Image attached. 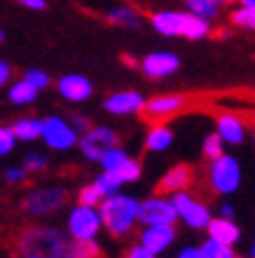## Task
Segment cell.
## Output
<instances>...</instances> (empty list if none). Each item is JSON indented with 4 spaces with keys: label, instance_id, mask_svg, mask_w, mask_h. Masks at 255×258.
I'll return each mask as SVG.
<instances>
[{
    "label": "cell",
    "instance_id": "11",
    "mask_svg": "<svg viewBox=\"0 0 255 258\" xmlns=\"http://www.w3.org/2000/svg\"><path fill=\"white\" fill-rule=\"evenodd\" d=\"M101 228V216L92 207H77L70 214V232L75 239H92Z\"/></svg>",
    "mask_w": 255,
    "mask_h": 258
},
{
    "label": "cell",
    "instance_id": "8",
    "mask_svg": "<svg viewBox=\"0 0 255 258\" xmlns=\"http://www.w3.org/2000/svg\"><path fill=\"white\" fill-rule=\"evenodd\" d=\"M176 216L178 214H176L174 204L166 200H159V197H152L148 202L138 204V211H136V218L148 225H171Z\"/></svg>",
    "mask_w": 255,
    "mask_h": 258
},
{
    "label": "cell",
    "instance_id": "40",
    "mask_svg": "<svg viewBox=\"0 0 255 258\" xmlns=\"http://www.w3.org/2000/svg\"><path fill=\"white\" fill-rule=\"evenodd\" d=\"M178 258H202V253H199V249H185Z\"/></svg>",
    "mask_w": 255,
    "mask_h": 258
},
{
    "label": "cell",
    "instance_id": "27",
    "mask_svg": "<svg viewBox=\"0 0 255 258\" xmlns=\"http://www.w3.org/2000/svg\"><path fill=\"white\" fill-rule=\"evenodd\" d=\"M220 155H222V139L218 134L206 136V141H204V157L206 160H218Z\"/></svg>",
    "mask_w": 255,
    "mask_h": 258
},
{
    "label": "cell",
    "instance_id": "24",
    "mask_svg": "<svg viewBox=\"0 0 255 258\" xmlns=\"http://www.w3.org/2000/svg\"><path fill=\"white\" fill-rule=\"evenodd\" d=\"M101 249L92 239H75L73 242V258H101Z\"/></svg>",
    "mask_w": 255,
    "mask_h": 258
},
{
    "label": "cell",
    "instance_id": "41",
    "mask_svg": "<svg viewBox=\"0 0 255 258\" xmlns=\"http://www.w3.org/2000/svg\"><path fill=\"white\" fill-rule=\"evenodd\" d=\"M73 124H75V127H80V129L89 127V122H87V120H84V117H73Z\"/></svg>",
    "mask_w": 255,
    "mask_h": 258
},
{
    "label": "cell",
    "instance_id": "23",
    "mask_svg": "<svg viewBox=\"0 0 255 258\" xmlns=\"http://www.w3.org/2000/svg\"><path fill=\"white\" fill-rule=\"evenodd\" d=\"M113 174L120 178V183H124V181H136V178L141 176V164L136 162V160H129L127 157L117 169H113Z\"/></svg>",
    "mask_w": 255,
    "mask_h": 258
},
{
    "label": "cell",
    "instance_id": "32",
    "mask_svg": "<svg viewBox=\"0 0 255 258\" xmlns=\"http://www.w3.org/2000/svg\"><path fill=\"white\" fill-rule=\"evenodd\" d=\"M101 160H103V167H106V171H113V169H117V167H120L124 160H127V155H124V150H122V148H113L110 153H106Z\"/></svg>",
    "mask_w": 255,
    "mask_h": 258
},
{
    "label": "cell",
    "instance_id": "6",
    "mask_svg": "<svg viewBox=\"0 0 255 258\" xmlns=\"http://www.w3.org/2000/svg\"><path fill=\"white\" fill-rule=\"evenodd\" d=\"M80 146H82V153L89 160H101L106 153H110L113 148L120 146V136L108 127H92L87 134L82 136Z\"/></svg>",
    "mask_w": 255,
    "mask_h": 258
},
{
    "label": "cell",
    "instance_id": "20",
    "mask_svg": "<svg viewBox=\"0 0 255 258\" xmlns=\"http://www.w3.org/2000/svg\"><path fill=\"white\" fill-rule=\"evenodd\" d=\"M14 139H24V141H33L38 136H42V122L40 120H19L12 127Z\"/></svg>",
    "mask_w": 255,
    "mask_h": 258
},
{
    "label": "cell",
    "instance_id": "21",
    "mask_svg": "<svg viewBox=\"0 0 255 258\" xmlns=\"http://www.w3.org/2000/svg\"><path fill=\"white\" fill-rule=\"evenodd\" d=\"M171 141H174V134H171L166 127H152L148 134V141H145V148L148 150H164V148H168Z\"/></svg>",
    "mask_w": 255,
    "mask_h": 258
},
{
    "label": "cell",
    "instance_id": "5",
    "mask_svg": "<svg viewBox=\"0 0 255 258\" xmlns=\"http://www.w3.org/2000/svg\"><path fill=\"white\" fill-rule=\"evenodd\" d=\"M208 181H211V192H234L241 181V171L234 157L220 155L218 160H213Z\"/></svg>",
    "mask_w": 255,
    "mask_h": 258
},
{
    "label": "cell",
    "instance_id": "16",
    "mask_svg": "<svg viewBox=\"0 0 255 258\" xmlns=\"http://www.w3.org/2000/svg\"><path fill=\"white\" fill-rule=\"evenodd\" d=\"M208 237L218 242V244L232 246L239 239V228L234 223H229V218H215V221H208Z\"/></svg>",
    "mask_w": 255,
    "mask_h": 258
},
{
    "label": "cell",
    "instance_id": "25",
    "mask_svg": "<svg viewBox=\"0 0 255 258\" xmlns=\"http://www.w3.org/2000/svg\"><path fill=\"white\" fill-rule=\"evenodd\" d=\"M202 258H232V246H225V244H218L213 239H208L206 244L199 249Z\"/></svg>",
    "mask_w": 255,
    "mask_h": 258
},
{
    "label": "cell",
    "instance_id": "9",
    "mask_svg": "<svg viewBox=\"0 0 255 258\" xmlns=\"http://www.w3.org/2000/svg\"><path fill=\"white\" fill-rule=\"evenodd\" d=\"M63 202H66V192L61 188H45V190H35L24 197L21 207L28 214H49V211L59 209Z\"/></svg>",
    "mask_w": 255,
    "mask_h": 258
},
{
    "label": "cell",
    "instance_id": "35",
    "mask_svg": "<svg viewBox=\"0 0 255 258\" xmlns=\"http://www.w3.org/2000/svg\"><path fill=\"white\" fill-rule=\"evenodd\" d=\"M45 164H47V160H45L42 155H28L26 162H24V167H26V169H31V171H35V169H42Z\"/></svg>",
    "mask_w": 255,
    "mask_h": 258
},
{
    "label": "cell",
    "instance_id": "36",
    "mask_svg": "<svg viewBox=\"0 0 255 258\" xmlns=\"http://www.w3.org/2000/svg\"><path fill=\"white\" fill-rule=\"evenodd\" d=\"M127 258H154V253L145 251L143 246H138V249H131V251L127 253Z\"/></svg>",
    "mask_w": 255,
    "mask_h": 258
},
{
    "label": "cell",
    "instance_id": "28",
    "mask_svg": "<svg viewBox=\"0 0 255 258\" xmlns=\"http://www.w3.org/2000/svg\"><path fill=\"white\" fill-rule=\"evenodd\" d=\"M190 10L195 12V17H202V19H206V17H215V3L213 0H188Z\"/></svg>",
    "mask_w": 255,
    "mask_h": 258
},
{
    "label": "cell",
    "instance_id": "17",
    "mask_svg": "<svg viewBox=\"0 0 255 258\" xmlns=\"http://www.w3.org/2000/svg\"><path fill=\"white\" fill-rule=\"evenodd\" d=\"M141 106H143V96L138 94V92H120V94L110 96V99L106 101V110H110V113H120V115L141 110Z\"/></svg>",
    "mask_w": 255,
    "mask_h": 258
},
{
    "label": "cell",
    "instance_id": "14",
    "mask_svg": "<svg viewBox=\"0 0 255 258\" xmlns=\"http://www.w3.org/2000/svg\"><path fill=\"white\" fill-rule=\"evenodd\" d=\"M174 225H150L148 230L141 235L143 249L150 253H157L161 249H166L168 242L174 239Z\"/></svg>",
    "mask_w": 255,
    "mask_h": 258
},
{
    "label": "cell",
    "instance_id": "44",
    "mask_svg": "<svg viewBox=\"0 0 255 258\" xmlns=\"http://www.w3.org/2000/svg\"><path fill=\"white\" fill-rule=\"evenodd\" d=\"M213 3H232V0H213Z\"/></svg>",
    "mask_w": 255,
    "mask_h": 258
},
{
    "label": "cell",
    "instance_id": "2",
    "mask_svg": "<svg viewBox=\"0 0 255 258\" xmlns=\"http://www.w3.org/2000/svg\"><path fill=\"white\" fill-rule=\"evenodd\" d=\"M21 258H73V242L54 228H28L17 239Z\"/></svg>",
    "mask_w": 255,
    "mask_h": 258
},
{
    "label": "cell",
    "instance_id": "22",
    "mask_svg": "<svg viewBox=\"0 0 255 258\" xmlns=\"http://www.w3.org/2000/svg\"><path fill=\"white\" fill-rule=\"evenodd\" d=\"M38 96V89L33 87V85H28L26 80L17 82L12 89H10V99H12L14 103H31Z\"/></svg>",
    "mask_w": 255,
    "mask_h": 258
},
{
    "label": "cell",
    "instance_id": "29",
    "mask_svg": "<svg viewBox=\"0 0 255 258\" xmlns=\"http://www.w3.org/2000/svg\"><path fill=\"white\" fill-rule=\"evenodd\" d=\"M232 21L241 28H253L255 26V7H241L232 14Z\"/></svg>",
    "mask_w": 255,
    "mask_h": 258
},
{
    "label": "cell",
    "instance_id": "45",
    "mask_svg": "<svg viewBox=\"0 0 255 258\" xmlns=\"http://www.w3.org/2000/svg\"><path fill=\"white\" fill-rule=\"evenodd\" d=\"M0 40H3V33H0Z\"/></svg>",
    "mask_w": 255,
    "mask_h": 258
},
{
    "label": "cell",
    "instance_id": "12",
    "mask_svg": "<svg viewBox=\"0 0 255 258\" xmlns=\"http://www.w3.org/2000/svg\"><path fill=\"white\" fill-rule=\"evenodd\" d=\"M192 178H195L192 167L190 164H178V167H174L159 183L154 185V195L161 197V195H168V192H181L192 185Z\"/></svg>",
    "mask_w": 255,
    "mask_h": 258
},
{
    "label": "cell",
    "instance_id": "37",
    "mask_svg": "<svg viewBox=\"0 0 255 258\" xmlns=\"http://www.w3.org/2000/svg\"><path fill=\"white\" fill-rule=\"evenodd\" d=\"M10 75H12V68L7 66L5 61H0V87H3V85L10 80Z\"/></svg>",
    "mask_w": 255,
    "mask_h": 258
},
{
    "label": "cell",
    "instance_id": "43",
    "mask_svg": "<svg viewBox=\"0 0 255 258\" xmlns=\"http://www.w3.org/2000/svg\"><path fill=\"white\" fill-rule=\"evenodd\" d=\"M243 7H255V0H241Z\"/></svg>",
    "mask_w": 255,
    "mask_h": 258
},
{
    "label": "cell",
    "instance_id": "30",
    "mask_svg": "<svg viewBox=\"0 0 255 258\" xmlns=\"http://www.w3.org/2000/svg\"><path fill=\"white\" fill-rule=\"evenodd\" d=\"M96 185H99V188H101V192L103 195H113L115 190H117V188H120V178L115 176L113 171H103L101 176H99V181H96Z\"/></svg>",
    "mask_w": 255,
    "mask_h": 258
},
{
    "label": "cell",
    "instance_id": "34",
    "mask_svg": "<svg viewBox=\"0 0 255 258\" xmlns=\"http://www.w3.org/2000/svg\"><path fill=\"white\" fill-rule=\"evenodd\" d=\"M12 148H14V134H12V129L0 127V155L10 153Z\"/></svg>",
    "mask_w": 255,
    "mask_h": 258
},
{
    "label": "cell",
    "instance_id": "7",
    "mask_svg": "<svg viewBox=\"0 0 255 258\" xmlns=\"http://www.w3.org/2000/svg\"><path fill=\"white\" fill-rule=\"evenodd\" d=\"M171 204H174L176 214L188 225H192V228H204L211 221V214H208L206 207L199 200H195L192 195H188V192H176Z\"/></svg>",
    "mask_w": 255,
    "mask_h": 258
},
{
    "label": "cell",
    "instance_id": "18",
    "mask_svg": "<svg viewBox=\"0 0 255 258\" xmlns=\"http://www.w3.org/2000/svg\"><path fill=\"white\" fill-rule=\"evenodd\" d=\"M208 33V24L202 17H192V14H181V31L178 35H185V38H204Z\"/></svg>",
    "mask_w": 255,
    "mask_h": 258
},
{
    "label": "cell",
    "instance_id": "39",
    "mask_svg": "<svg viewBox=\"0 0 255 258\" xmlns=\"http://www.w3.org/2000/svg\"><path fill=\"white\" fill-rule=\"evenodd\" d=\"M19 3H24L26 7H33V10H42L45 7V0H19Z\"/></svg>",
    "mask_w": 255,
    "mask_h": 258
},
{
    "label": "cell",
    "instance_id": "42",
    "mask_svg": "<svg viewBox=\"0 0 255 258\" xmlns=\"http://www.w3.org/2000/svg\"><path fill=\"white\" fill-rule=\"evenodd\" d=\"M222 218H232V207H222Z\"/></svg>",
    "mask_w": 255,
    "mask_h": 258
},
{
    "label": "cell",
    "instance_id": "26",
    "mask_svg": "<svg viewBox=\"0 0 255 258\" xmlns=\"http://www.w3.org/2000/svg\"><path fill=\"white\" fill-rule=\"evenodd\" d=\"M110 19L115 24H124V26H138V14L134 10H127V7H117L110 12Z\"/></svg>",
    "mask_w": 255,
    "mask_h": 258
},
{
    "label": "cell",
    "instance_id": "10",
    "mask_svg": "<svg viewBox=\"0 0 255 258\" xmlns=\"http://www.w3.org/2000/svg\"><path fill=\"white\" fill-rule=\"evenodd\" d=\"M42 136H45V141L49 143V148H56V150H68L77 141L75 132L68 127L63 120H59V117L42 120Z\"/></svg>",
    "mask_w": 255,
    "mask_h": 258
},
{
    "label": "cell",
    "instance_id": "13",
    "mask_svg": "<svg viewBox=\"0 0 255 258\" xmlns=\"http://www.w3.org/2000/svg\"><path fill=\"white\" fill-rule=\"evenodd\" d=\"M56 87H59V92L66 96L68 101H84L92 94V85L82 75H63L56 82Z\"/></svg>",
    "mask_w": 255,
    "mask_h": 258
},
{
    "label": "cell",
    "instance_id": "38",
    "mask_svg": "<svg viewBox=\"0 0 255 258\" xmlns=\"http://www.w3.org/2000/svg\"><path fill=\"white\" fill-rule=\"evenodd\" d=\"M7 178H10V181H21V178H24V169H10L7 171Z\"/></svg>",
    "mask_w": 255,
    "mask_h": 258
},
{
    "label": "cell",
    "instance_id": "1",
    "mask_svg": "<svg viewBox=\"0 0 255 258\" xmlns=\"http://www.w3.org/2000/svg\"><path fill=\"white\" fill-rule=\"evenodd\" d=\"M213 101L211 96L204 94H168V96H154L150 101H143L141 117L150 127H166L168 120H174L185 113H204L208 103Z\"/></svg>",
    "mask_w": 255,
    "mask_h": 258
},
{
    "label": "cell",
    "instance_id": "15",
    "mask_svg": "<svg viewBox=\"0 0 255 258\" xmlns=\"http://www.w3.org/2000/svg\"><path fill=\"white\" fill-rule=\"evenodd\" d=\"M176 68H178V56L168 54V52L150 54V56H145V61H143V71H145V75H150V78H164V75L174 73Z\"/></svg>",
    "mask_w": 255,
    "mask_h": 258
},
{
    "label": "cell",
    "instance_id": "46",
    "mask_svg": "<svg viewBox=\"0 0 255 258\" xmlns=\"http://www.w3.org/2000/svg\"><path fill=\"white\" fill-rule=\"evenodd\" d=\"M232 258H234V256H232Z\"/></svg>",
    "mask_w": 255,
    "mask_h": 258
},
{
    "label": "cell",
    "instance_id": "4",
    "mask_svg": "<svg viewBox=\"0 0 255 258\" xmlns=\"http://www.w3.org/2000/svg\"><path fill=\"white\" fill-rule=\"evenodd\" d=\"M206 115L215 117V124H218V136L225 139L229 143H241L243 134H246V124H250L253 115L250 110H232V108H218L213 101L208 103V108L204 110Z\"/></svg>",
    "mask_w": 255,
    "mask_h": 258
},
{
    "label": "cell",
    "instance_id": "31",
    "mask_svg": "<svg viewBox=\"0 0 255 258\" xmlns=\"http://www.w3.org/2000/svg\"><path fill=\"white\" fill-rule=\"evenodd\" d=\"M101 197H106L101 192V188H99V185H87V188H84V190L80 192V207H94V204H99V200H101Z\"/></svg>",
    "mask_w": 255,
    "mask_h": 258
},
{
    "label": "cell",
    "instance_id": "33",
    "mask_svg": "<svg viewBox=\"0 0 255 258\" xmlns=\"http://www.w3.org/2000/svg\"><path fill=\"white\" fill-rule=\"evenodd\" d=\"M26 82L28 85H33L35 89H45L49 85V78H47V73H42V71H28Z\"/></svg>",
    "mask_w": 255,
    "mask_h": 258
},
{
    "label": "cell",
    "instance_id": "19",
    "mask_svg": "<svg viewBox=\"0 0 255 258\" xmlns=\"http://www.w3.org/2000/svg\"><path fill=\"white\" fill-rule=\"evenodd\" d=\"M152 26L157 28L161 35H178V31H181V14H171V12L154 14Z\"/></svg>",
    "mask_w": 255,
    "mask_h": 258
},
{
    "label": "cell",
    "instance_id": "3",
    "mask_svg": "<svg viewBox=\"0 0 255 258\" xmlns=\"http://www.w3.org/2000/svg\"><path fill=\"white\" fill-rule=\"evenodd\" d=\"M136 211H138V204L131 197L124 195H110L106 202L101 204V225H106L108 230L122 237L131 230V225L136 221Z\"/></svg>",
    "mask_w": 255,
    "mask_h": 258
}]
</instances>
